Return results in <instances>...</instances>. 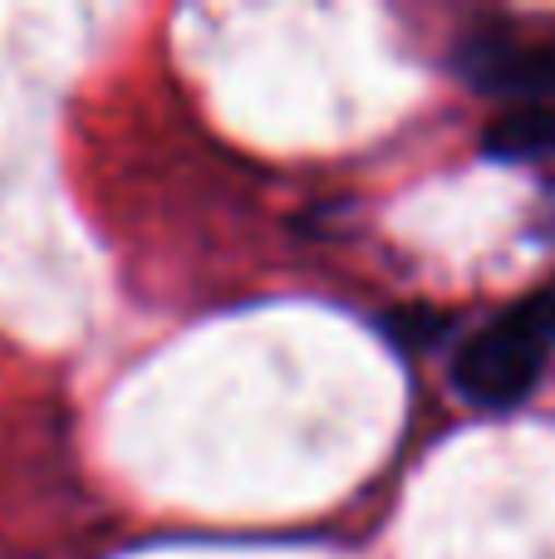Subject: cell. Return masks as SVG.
<instances>
[{
	"mask_svg": "<svg viewBox=\"0 0 555 559\" xmlns=\"http://www.w3.org/2000/svg\"><path fill=\"white\" fill-rule=\"evenodd\" d=\"M458 69L468 84L507 94L517 104H546L555 94V39H521L511 29L462 39Z\"/></svg>",
	"mask_w": 555,
	"mask_h": 559,
	"instance_id": "2",
	"label": "cell"
},
{
	"mask_svg": "<svg viewBox=\"0 0 555 559\" xmlns=\"http://www.w3.org/2000/svg\"><path fill=\"white\" fill-rule=\"evenodd\" d=\"M546 368V338L511 309L507 319L477 329L452 358V378H458L462 397L477 407H517L531 397Z\"/></svg>",
	"mask_w": 555,
	"mask_h": 559,
	"instance_id": "1",
	"label": "cell"
},
{
	"mask_svg": "<svg viewBox=\"0 0 555 559\" xmlns=\"http://www.w3.org/2000/svg\"><path fill=\"white\" fill-rule=\"evenodd\" d=\"M555 147V108L551 104H511L487 128V153L497 157H541Z\"/></svg>",
	"mask_w": 555,
	"mask_h": 559,
	"instance_id": "3",
	"label": "cell"
}]
</instances>
